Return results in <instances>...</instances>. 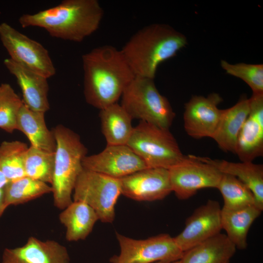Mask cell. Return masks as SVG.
Listing matches in <instances>:
<instances>
[{"mask_svg": "<svg viewBox=\"0 0 263 263\" xmlns=\"http://www.w3.org/2000/svg\"><path fill=\"white\" fill-rule=\"evenodd\" d=\"M82 61L85 100L100 110L117 103L135 76L121 50L111 45L92 49Z\"/></svg>", "mask_w": 263, "mask_h": 263, "instance_id": "obj_1", "label": "cell"}, {"mask_svg": "<svg viewBox=\"0 0 263 263\" xmlns=\"http://www.w3.org/2000/svg\"><path fill=\"white\" fill-rule=\"evenodd\" d=\"M103 10L97 0H64L59 4L19 19L23 28L44 29L54 38L81 42L98 28Z\"/></svg>", "mask_w": 263, "mask_h": 263, "instance_id": "obj_2", "label": "cell"}, {"mask_svg": "<svg viewBox=\"0 0 263 263\" xmlns=\"http://www.w3.org/2000/svg\"><path fill=\"white\" fill-rule=\"evenodd\" d=\"M187 44L184 35L168 25L156 23L138 30L120 50L135 76L154 79L158 66Z\"/></svg>", "mask_w": 263, "mask_h": 263, "instance_id": "obj_3", "label": "cell"}, {"mask_svg": "<svg viewBox=\"0 0 263 263\" xmlns=\"http://www.w3.org/2000/svg\"><path fill=\"white\" fill-rule=\"evenodd\" d=\"M53 132L56 142L55 166L51 187L54 204L63 209L72 202V193L77 178L83 169L82 161L87 149L79 136L69 128L58 125Z\"/></svg>", "mask_w": 263, "mask_h": 263, "instance_id": "obj_4", "label": "cell"}, {"mask_svg": "<svg viewBox=\"0 0 263 263\" xmlns=\"http://www.w3.org/2000/svg\"><path fill=\"white\" fill-rule=\"evenodd\" d=\"M121 105L132 118L169 129L175 114L158 91L153 79L135 76L121 95Z\"/></svg>", "mask_w": 263, "mask_h": 263, "instance_id": "obj_5", "label": "cell"}, {"mask_svg": "<svg viewBox=\"0 0 263 263\" xmlns=\"http://www.w3.org/2000/svg\"><path fill=\"white\" fill-rule=\"evenodd\" d=\"M148 168L169 169L185 160L184 155L169 129L140 121L133 127L126 144Z\"/></svg>", "mask_w": 263, "mask_h": 263, "instance_id": "obj_6", "label": "cell"}, {"mask_svg": "<svg viewBox=\"0 0 263 263\" xmlns=\"http://www.w3.org/2000/svg\"><path fill=\"white\" fill-rule=\"evenodd\" d=\"M74 201L90 206L103 223H112L115 217V206L121 194L119 179L83 169L74 188Z\"/></svg>", "mask_w": 263, "mask_h": 263, "instance_id": "obj_7", "label": "cell"}, {"mask_svg": "<svg viewBox=\"0 0 263 263\" xmlns=\"http://www.w3.org/2000/svg\"><path fill=\"white\" fill-rule=\"evenodd\" d=\"M119 255L112 257V263H152L180 260L184 252L174 237L161 234L144 240H136L116 233Z\"/></svg>", "mask_w": 263, "mask_h": 263, "instance_id": "obj_8", "label": "cell"}, {"mask_svg": "<svg viewBox=\"0 0 263 263\" xmlns=\"http://www.w3.org/2000/svg\"><path fill=\"white\" fill-rule=\"evenodd\" d=\"M0 39L14 62L47 78L56 74L48 50L6 22L0 24Z\"/></svg>", "mask_w": 263, "mask_h": 263, "instance_id": "obj_9", "label": "cell"}, {"mask_svg": "<svg viewBox=\"0 0 263 263\" xmlns=\"http://www.w3.org/2000/svg\"><path fill=\"white\" fill-rule=\"evenodd\" d=\"M183 162L169 169L172 191L181 200H186L205 188H216L223 173L213 166L188 155Z\"/></svg>", "mask_w": 263, "mask_h": 263, "instance_id": "obj_10", "label": "cell"}, {"mask_svg": "<svg viewBox=\"0 0 263 263\" xmlns=\"http://www.w3.org/2000/svg\"><path fill=\"white\" fill-rule=\"evenodd\" d=\"M82 165L85 169L117 179L148 168L127 145H107L101 152L86 155Z\"/></svg>", "mask_w": 263, "mask_h": 263, "instance_id": "obj_11", "label": "cell"}, {"mask_svg": "<svg viewBox=\"0 0 263 263\" xmlns=\"http://www.w3.org/2000/svg\"><path fill=\"white\" fill-rule=\"evenodd\" d=\"M121 194L139 201L165 198L171 192L169 169L147 168L119 179Z\"/></svg>", "mask_w": 263, "mask_h": 263, "instance_id": "obj_12", "label": "cell"}, {"mask_svg": "<svg viewBox=\"0 0 263 263\" xmlns=\"http://www.w3.org/2000/svg\"><path fill=\"white\" fill-rule=\"evenodd\" d=\"M221 213L219 203L212 200L196 208L187 219L183 230L174 237L180 249L184 252L220 233Z\"/></svg>", "mask_w": 263, "mask_h": 263, "instance_id": "obj_13", "label": "cell"}, {"mask_svg": "<svg viewBox=\"0 0 263 263\" xmlns=\"http://www.w3.org/2000/svg\"><path fill=\"white\" fill-rule=\"evenodd\" d=\"M222 101L217 93L207 97L193 96L185 105L184 126L187 133L195 139L212 138L221 117L222 110L218 106Z\"/></svg>", "mask_w": 263, "mask_h": 263, "instance_id": "obj_14", "label": "cell"}, {"mask_svg": "<svg viewBox=\"0 0 263 263\" xmlns=\"http://www.w3.org/2000/svg\"><path fill=\"white\" fill-rule=\"evenodd\" d=\"M1 263H70V258L66 247L58 242L30 237L21 246L6 248Z\"/></svg>", "mask_w": 263, "mask_h": 263, "instance_id": "obj_15", "label": "cell"}, {"mask_svg": "<svg viewBox=\"0 0 263 263\" xmlns=\"http://www.w3.org/2000/svg\"><path fill=\"white\" fill-rule=\"evenodd\" d=\"M4 65L16 77L22 93L24 104L35 111L45 113L48 111L50 106L48 99V78L9 58L4 60Z\"/></svg>", "mask_w": 263, "mask_h": 263, "instance_id": "obj_16", "label": "cell"}, {"mask_svg": "<svg viewBox=\"0 0 263 263\" xmlns=\"http://www.w3.org/2000/svg\"><path fill=\"white\" fill-rule=\"evenodd\" d=\"M193 155L197 160L215 167L223 174L232 175L251 190L255 198L256 206L263 210V166L252 162L235 163L224 160L213 159L207 157Z\"/></svg>", "mask_w": 263, "mask_h": 263, "instance_id": "obj_17", "label": "cell"}, {"mask_svg": "<svg viewBox=\"0 0 263 263\" xmlns=\"http://www.w3.org/2000/svg\"><path fill=\"white\" fill-rule=\"evenodd\" d=\"M249 113V99L242 97L232 107L222 110L221 117L212 138L225 152L235 153L238 136Z\"/></svg>", "mask_w": 263, "mask_h": 263, "instance_id": "obj_18", "label": "cell"}, {"mask_svg": "<svg viewBox=\"0 0 263 263\" xmlns=\"http://www.w3.org/2000/svg\"><path fill=\"white\" fill-rule=\"evenodd\" d=\"M44 115L45 113L32 110L23 103L18 115L17 130L27 136L31 146L55 152V137L53 131L47 128Z\"/></svg>", "mask_w": 263, "mask_h": 263, "instance_id": "obj_19", "label": "cell"}, {"mask_svg": "<svg viewBox=\"0 0 263 263\" xmlns=\"http://www.w3.org/2000/svg\"><path fill=\"white\" fill-rule=\"evenodd\" d=\"M236 247L226 234L219 233L184 252L181 263H227Z\"/></svg>", "mask_w": 263, "mask_h": 263, "instance_id": "obj_20", "label": "cell"}, {"mask_svg": "<svg viewBox=\"0 0 263 263\" xmlns=\"http://www.w3.org/2000/svg\"><path fill=\"white\" fill-rule=\"evenodd\" d=\"M60 222L66 227V240L76 242L84 240L99 220L95 211L88 205L81 201H74L59 215Z\"/></svg>", "mask_w": 263, "mask_h": 263, "instance_id": "obj_21", "label": "cell"}, {"mask_svg": "<svg viewBox=\"0 0 263 263\" xmlns=\"http://www.w3.org/2000/svg\"><path fill=\"white\" fill-rule=\"evenodd\" d=\"M262 211L255 205L234 210L221 208L222 228L225 231L226 235L236 248L240 250L246 248L248 231Z\"/></svg>", "mask_w": 263, "mask_h": 263, "instance_id": "obj_22", "label": "cell"}, {"mask_svg": "<svg viewBox=\"0 0 263 263\" xmlns=\"http://www.w3.org/2000/svg\"><path fill=\"white\" fill-rule=\"evenodd\" d=\"M99 116L107 145H126L133 127L132 119L123 107L113 104L100 110Z\"/></svg>", "mask_w": 263, "mask_h": 263, "instance_id": "obj_23", "label": "cell"}, {"mask_svg": "<svg viewBox=\"0 0 263 263\" xmlns=\"http://www.w3.org/2000/svg\"><path fill=\"white\" fill-rule=\"evenodd\" d=\"M235 154L242 162L263 154V115L249 113L239 133Z\"/></svg>", "mask_w": 263, "mask_h": 263, "instance_id": "obj_24", "label": "cell"}, {"mask_svg": "<svg viewBox=\"0 0 263 263\" xmlns=\"http://www.w3.org/2000/svg\"><path fill=\"white\" fill-rule=\"evenodd\" d=\"M52 191L48 184L27 176L10 181L4 188L7 207L26 203Z\"/></svg>", "mask_w": 263, "mask_h": 263, "instance_id": "obj_25", "label": "cell"}, {"mask_svg": "<svg viewBox=\"0 0 263 263\" xmlns=\"http://www.w3.org/2000/svg\"><path fill=\"white\" fill-rule=\"evenodd\" d=\"M216 188L224 199L223 208L234 210L256 205L254 195L250 188L232 175L223 174Z\"/></svg>", "mask_w": 263, "mask_h": 263, "instance_id": "obj_26", "label": "cell"}, {"mask_svg": "<svg viewBox=\"0 0 263 263\" xmlns=\"http://www.w3.org/2000/svg\"><path fill=\"white\" fill-rule=\"evenodd\" d=\"M28 148L19 141H4L0 144V169L9 182L26 176L24 159Z\"/></svg>", "mask_w": 263, "mask_h": 263, "instance_id": "obj_27", "label": "cell"}, {"mask_svg": "<svg viewBox=\"0 0 263 263\" xmlns=\"http://www.w3.org/2000/svg\"><path fill=\"white\" fill-rule=\"evenodd\" d=\"M55 152L32 146L28 147L24 159L26 176L51 185L55 166Z\"/></svg>", "mask_w": 263, "mask_h": 263, "instance_id": "obj_28", "label": "cell"}, {"mask_svg": "<svg viewBox=\"0 0 263 263\" xmlns=\"http://www.w3.org/2000/svg\"><path fill=\"white\" fill-rule=\"evenodd\" d=\"M22 99L8 83L0 85V128L8 133L17 130L19 111Z\"/></svg>", "mask_w": 263, "mask_h": 263, "instance_id": "obj_29", "label": "cell"}, {"mask_svg": "<svg viewBox=\"0 0 263 263\" xmlns=\"http://www.w3.org/2000/svg\"><path fill=\"white\" fill-rule=\"evenodd\" d=\"M221 66L225 72L245 82L253 93H263V65L238 63L231 64L222 60Z\"/></svg>", "mask_w": 263, "mask_h": 263, "instance_id": "obj_30", "label": "cell"}, {"mask_svg": "<svg viewBox=\"0 0 263 263\" xmlns=\"http://www.w3.org/2000/svg\"><path fill=\"white\" fill-rule=\"evenodd\" d=\"M7 207L4 198V188L0 189V217Z\"/></svg>", "mask_w": 263, "mask_h": 263, "instance_id": "obj_31", "label": "cell"}, {"mask_svg": "<svg viewBox=\"0 0 263 263\" xmlns=\"http://www.w3.org/2000/svg\"><path fill=\"white\" fill-rule=\"evenodd\" d=\"M9 182L0 169V189L4 188Z\"/></svg>", "mask_w": 263, "mask_h": 263, "instance_id": "obj_32", "label": "cell"}, {"mask_svg": "<svg viewBox=\"0 0 263 263\" xmlns=\"http://www.w3.org/2000/svg\"><path fill=\"white\" fill-rule=\"evenodd\" d=\"M155 263H181L180 260L171 262H158Z\"/></svg>", "mask_w": 263, "mask_h": 263, "instance_id": "obj_33", "label": "cell"}, {"mask_svg": "<svg viewBox=\"0 0 263 263\" xmlns=\"http://www.w3.org/2000/svg\"></svg>", "mask_w": 263, "mask_h": 263, "instance_id": "obj_34", "label": "cell"}]
</instances>
